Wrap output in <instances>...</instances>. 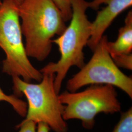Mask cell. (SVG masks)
<instances>
[{"mask_svg":"<svg viewBox=\"0 0 132 132\" xmlns=\"http://www.w3.org/2000/svg\"><path fill=\"white\" fill-rule=\"evenodd\" d=\"M18 11L28 56L44 61L52 51V39L67 28L61 12L52 0H23Z\"/></svg>","mask_w":132,"mask_h":132,"instance_id":"obj_1","label":"cell"},{"mask_svg":"<svg viewBox=\"0 0 132 132\" xmlns=\"http://www.w3.org/2000/svg\"><path fill=\"white\" fill-rule=\"evenodd\" d=\"M72 16L69 25L52 43L58 47L60 53L59 60L50 62L44 66L40 72L55 74L54 87L59 94L63 81L71 67L81 69L85 64L84 48L91 35V22L86 15L88 2L86 0H72Z\"/></svg>","mask_w":132,"mask_h":132,"instance_id":"obj_2","label":"cell"},{"mask_svg":"<svg viewBox=\"0 0 132 132\" xmlns=\"http://www.w3.org/2000/svg\"><path fill=\"white\" fill-rule=\"evenodd\" d=\"M0 48L5 53L2 71L30 82H40L43 74L30 61L23 40L18 6L7 0L0 5Z\"/></svg>","mask_w":132,"mask_h":132,"instance_id":"obj_3","label":"cell"},{"mask_svg":"<svg viewBox=\"0 0 132 132\" xmlns=\"http://www.w3.org/2000/svg\"><path fill=\"white\" fill-rule=\"evenodd\" d=\"M42 80L34 84L19 77H12L15 95L26 97L27 112L21 122H44L54 132H67L68 125L63 118L64 105L60 102L54 87L55 74L44 73Z\"/></svg>","mask_w":132,"mask_h":132,"instance_id":"obj_4","label":"cell"},{"mask_svg":"<svg viewBox=\"0 0 132 132\" xmlns=\"http://www.w3.org/2000/svg\"><path fill=\"white\" fill-rule=\"evenodd\" d=\"M58 98L64 105V119H79L87 130L94 128L98 114L117 113L121 108L114 87L108 84L90 85L80 92L67 90L59 94Z\"/></svg>","mask_w":132,"mask_h":132,"instance_id":"obj_5","label":"cell"},{"mask_svg":"<svg viewBox=\"0 0 132 132\" xmlns=\"http://www.w3.org/2000/svg\"><path fill=\"white\" fill-rule=\"evenodd\" d=\"M108 42L107 36L104 35L90 60L68 81V92H76L87 85L108 84L122 90L132 99V77L125 75L114 63L109 52Z\"/></svg>","mask_w":132,"mask_h":132,"instance_id":"obj_6","label":"cell"},{"mask_svg":"<svg viewBox=\"0 0 132 132\" xmlns=\"http://www.w3.org/2000/svg\"><path fill=\"white\" fill-rule=\"evenodd\" d=\"M102 4L106 6L98 11L95 19L91 22V35L87 46L92 51L113 20L123 11L132 6V0H93L88 2V7L97 10Z\"/></svg>","mask_w":132,"mask_h":132,"instance_id":"obj_7","label":"cell"},{"mask_svg":"<svg viewBox=\"0 0 132 132\" xmlns=\"http://www.w3.org/2000/svg\"><path fill=\"white\" fill-rule=\"evenodd\" d=\"M124 25L118 30V36L114 42H108L107 47L111 56L132 53V11L128 12Z\"/></svg>","mask_w":132,"mask_h":132,"instance_id":"obj_8","label":"cell"},{"mask_svg":"<svg viewBox=\"0 0 132 132\" xmlns=\"http://www.w3.org/2000/svg\"><path fill=\"white\" fill-rule=\"evenodd\" d=\"M6 102L12 107L14 111L22 117H25L27 112V103L15 95L5 94L0 87V102Z\"/></svg>","mask_w":132,"mask_h":132,"instance_id":"obj_9","label":"cell"},{"mask_svg":"<svg viewBox=\"0 0 132 132\" xmlns=\"http://www.w3.org/2000/svg\"><path fill=\"white\" fill-rule=\"evenodd\" d=\"M112 132H132V108L121 113L119 121Z\"/></svg>","mask_w":132,"mask_h":132,"instance_id":"obj_10","label":"cell"},{"mask_svg":"<svg viewBox=\"0 0 132 132\" xmlns=\"http://www.w3.org/2000/svg\"><path fill=\"white\" fill-rule=\"evenodd\" d=\"M60 10L65 21H70L72 16V0H52Z\"/></svg>","mask_w":132,"mask_h":132,"instance_id":"obj_11","label":"cell"},{"mask_svg":"<svg viewBox=\"0 0 132 132\" xmlns=\"http://www.w3.org/2000/svg\"><path fill=\"white\" fill-rule=\"evenodd\" d=\"M114 63L118 67L128 70H132V53L121 54L112 57Z\"/></svg>","mask_w":132,"mask_h":132,"instance_id":"obj_12","label":"cell"},{"mask_svg":"<svg viewBox=\"0 0 132 132\" xmlns=\"http://www.w3.org/2000/svg\"><path fill=\"white\" fill-rule=\"evenodd\" d=\"M36 124L33 121H28L19 123L16 127L20 129L18 132H36Z\"/></svg>","mask_w":132,"mask_h":132,"instance_id":"obj_13","label":"cell"},{"mask_svg":"<svg viewBox=\"0 0 132 132\" xmlns=\"http://www.w3.org/2000/svg\"><path fill=\"white\" fill-rule=\"evenodd\" d=\"M36 132H50L51 128L47 124L44 122H38L37 123Z\"/></svg>","mask_w":132,"mask_h":132,"instance_id":"obj_14","label":"cell"},{"mask_svg":"<svg viewBox=\"0 0 132 132\" xmlns=\"http://www.w3.org/2000/svg\"><path fill=\"white\" fill-rule=\"evenodd\" d=\"M7 1L12 3L13 4H14V5H16L17 6H18L23 1V0H7Z\"/></svg>","mask_w":132,"mask_h":132,"instance_id":"obj_15","label":"cell"},{"mask_svg":"<svg viewBox=\"0 0 132 132\" xmlns=\"http://www.w3.org/2000/svg\"><path fill=\"white\" fill-rule=\"evenodd\" d=\"M2 0H0V2H2Z\"/></svg>","mask_w":132,"mask_h":132,"instance_id":"obj_16","label":"cell"},{"mask_svg":"<svg viewBox=\"0 0 132 132\" xmlns=\"http://www.w3.org/2000/svg\"><path fill=\"white\" fill-rule=\"evenodd\" d=\"M2 2H0V5H1V3H2Z\"/></svg>","mask_w":132,"mask_h":132,"instance_id":"obj_17","label":"cell"}]
</instances>
